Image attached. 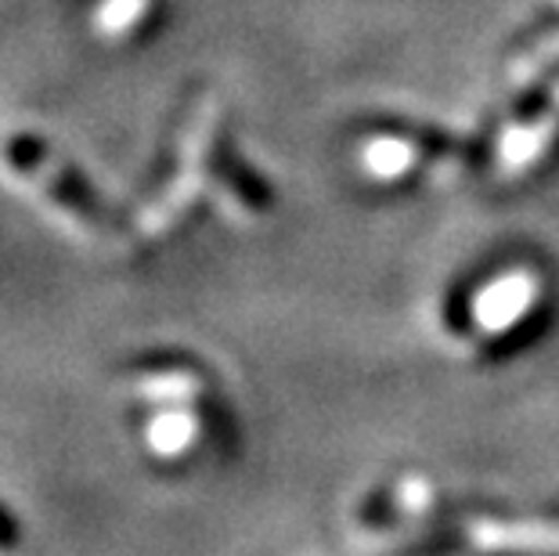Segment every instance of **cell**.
<instances>
[{"instance_id":"cell-1","label":"cell","mask_w":559,"mask_h":556,"mask_svg":"<svg viewBox=\"0 0 559 556\" xmlns=\"http://www.w3.org/2000/svg\"><path fill=\"white\" fill-rule=\"evenodd\" d=\"M534 289H538V282H534V275H527V271L502 275L480 293L477 307H473V318H477V326L484 333H506V329L534 304Z\"/></svg>"},{"instance_id":"cell-2","label":"cell","mask_w":559,"mask_h":556,"mask_svg":"<svg viewBox=\"0 0 559 556\" xmlns=\"http://www.w3.org/2000/svg\"><path fill=\"white\" fill-rule=\"evenodd\" d=\"M480 546L491 549H559V528H513V524H487L473 531Z\"/></svg>"},{"instance_id":"cell-3","label":"cell","mask_w":559,"mask_h":556,"mask_svg":"<svg viewBox=\"0 0 559 556\" xmlns=\"http://www.w3.org/2000/svg\"><path fill=\"white\" fill-rule=\"evenodd\" d=\"M365 163L376 177L394 181V177H401L415 163V152L404 145V141H376V145L365 152Z\"/></svg>"}]
</instances>
